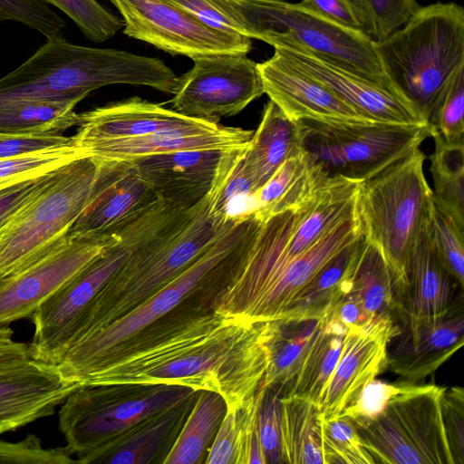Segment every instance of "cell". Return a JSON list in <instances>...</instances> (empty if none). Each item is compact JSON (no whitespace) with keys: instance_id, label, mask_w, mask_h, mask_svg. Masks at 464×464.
<instances>
[{"instance_id":"cell-1","label":"cell","mask_w":464,"mask_h":464,"mask_svg":"<svg viewBox=\"0 0 464 464\" xmlns=\"http://www.w3.org/2000/svg\"><path fill=\"white\" fill-rule=\"evenodd\" d=\"M270 322L254 323L211 308L161 317L88 365L70 382L168 384L212 391L227 409L252 397L267 364Z\"/></svg>"},{"instance_id":"cell-2","label":"cell","mask_w":464,"mask_h":464,"mask_svg":"<svg viewBox=\"0 0 464 464\" xmlns=\"http://www.w3.org/2000/svg\"><path fill=\"white\" fill-rule=\"evenodd\" d=\"M175 79V72L159 58L80 45L61 34L47 38L27 60L0 78V108L81 102L91 92L111 84L142 85L168 93Z\"/></svg>"},{"instance_id":"cell-3","label":"cell","mask_w":464,"mask_h":464,"mask_svg":"<svg viewBox=\"0 0 464 464\" xmlns=\"http://www.w3.org/2000/svg\"><path fill=\"white\" fill-rule=\"evenodd\" d=\"M209 202L208 194L132 250L80 316L71 346L164 287L240 218L217 217L210 212Z\"/></svg>"},{"instance_id":"cell-4","label":"cell","mask_w":464,"mask_h":464,"mask_svg":"<svg viewBox=\"0 0 464 464\" xmlns=\"http://www.w3.org/2000/svg\"><path fill=\"white\" fill-rule=\"evenodd\" d=\"M207 1L233 30L244 36L263 41L274 48L298 49L320 56L393 92L373 42L358 30L338 24L299 2Z\"/></svg>"},{"instance_id":"cell-5","label":"cell","mask_w":464,"mask_h":464,"mask_svg":"<svg viewBox=\"0 0 464 464\" xmlns=\"http://www.w3.org/2000/svg\"><path fill=\"white\" fill-rule=\"evenodd\" d=\"M373 44L393 92L414 104L428 122L437 95L464 66V9L453 2L420 6L402 26Z\"/></svg>"},{"instance_id":"cell-6","label":"cell","mask_w":464,"mask_h":464,"mask_svg":"<svg viewBox=\"0 0 464 464\" xmlns=\"http://www.w3.org/2000/svg\"><path fill=\"white\" fill-rule=\"evenodd\" d=\"M263 220L252 211L238 220L164 287L137 307L71 346L57 364L70 382L77 372L171 313L199 286L227 277L256 237Z\"/></svg>"},{"instance_id":"cell-7","label":"cell","mask_w":464,"mask_h":464,"mask_svg":"<svg viewBox=\"0 0 464 464\" xmlns=\"http://www.w3.org/2000/svg\"><path fill=\"white\" fill-rule=\"evenodd\" d=\"M420 148L362 181L357 213L363 237L379 247L398 288L428 221L433 191L423 171ZM397 294V291H396Z\"/></svg>"},{"instance_id":"cell-8","label":"cell","mask_w":464,"mask_h":464,"mask_svg":"<svg viewBox=\"0 0 464 464\" xmlns=\"http://www.w3.org/2000/svg\"><path fill=\"white\" fill-rule=\"evenodd\" d=\"M198 391L168 384H107L82 387L61 404L58 424L75 462L97 463L146 418Z\"/></svg>"},{"instance_id":"cell-9","label":"cell","mask_w":464,"mask_h":464,"mask_svg":"<svg viewBox=\"0 0 464 464\" xmlns=\"http://www.w3.org/2000/svg\"><path fill=\"white\" fill-rule=\"evenodd\" d=\"M182 209L157 200L147 211L114 234L118 240L31 314L32 359L57 364L69 349L78 320L104 284L125 263L132 250L173 220Z\"/></svg>"},{"instance_id":"cell-10","label":"cell","mask_w":464,"mask_h":464,"mask_svg":"<svg viewBox=\"0 0 464 464\" xmlns=\"http://www.w3.org/2000/svg\"><path fill=\"white\" fill-rule=\"evenodd\" d=\"M97 162L82 157L57 169L41 191L4 227L0 278L18 271L65 237L84 209Z\"/></svg>"},{"instance_id":"cell-11","label":"cell","mask_w":464,"mask_h":464,"mask_svg":"<svg viewBox=\"0 0 464 464\" xmlns=\"http://www.w3.org/2000/svg\"><path fill=\"white\" fill-rule=\"evenodd\" d=\"M444 389L420 384L371 420L353 424L374 464H455L442 419Z\"/></svg>"},{"instance_id":"cell-12","label":"cell","mask_w":464,"mask_h":464,"mask_svg":"<svg viewBox=\"0 0 464 464\" xmlns=\"http://www.w3.org/2000/svg\"><path fill=\"white\" fill-rule=\"evenodd\" d=\"M304 150L331 175L364 181L409 155L429 137L426 125L298 121Z\"/></svg>"},{"instance_id":"cell-13","label":"cell","mask_w":464,"mask_h":464,"mask_svg":"<svg viewBox=\"0 0 464 464\" xmlns=\"http://www.w3.org/2000/svg\"><path fill=\"white\" fill-rule=\"evenodd\" d=\"M117 240L116 234L70 232L18 271L0 278V327L30 317Z\"/></svg>"},{"instance_id":"cell-14","label":"cell","mask_w":464,"mask_h":464,"mask_svg":"<svg viewBox=\"0 0 464 464\" xmlns=\"http://www.w3.org/2000/svg\"><path fill=\"white\" fill-rule=\"evenodd\" d=\"M241 52L204 54L178 79L172 110L218 121L234 116L265 93L257 63Z\"/></svg>"},{"instance_id":"cell-15","label":"cell","mask_w":464,"mask_h":464,"mask_svg":"<svg viewBox=\"0 0 464 464\" xmlns=\"http://www.w3.org/2000/svg\"><path fill=\"white\" fill-rule=\"evenodd\" d=\"M122 16L123 34L172 55L247 53L251 39L218 30L169 0H111Z\"/></svg>"},{"instance_id":"cell-16","label":"cell","mask_w":464,"mask_h":464,"mask_svg":"<svg viewBox=\"0 0 464 464\" xmlns=\"http://www.w3.org/2000/svg\"><path fill=\"white\" fill-rule=\"evenodd\" d=\"M392 317L396 330L387 346L388 368L403 381L419 383L463 345V301L440 316L395 309Z\"/></svg>"},{"instance_id":"cell-17","label":"cell","mask_w":464,"mask_h":464,"mask_svg":"<svg viewBox=\"0 0 464 464\" xmlns=\"http://www.w3.org/2000/svg\"><path fill=\"white\" fill-rule=\"evenodd\" d=\"M274 53L284 63L319 82L374 121L429 124L414 104L337 63L298 49L276 47Z\"/></svg>"},{"instance_id":"cell-18","label":"cell","mask_w":464,"mask_h":464,"mask_svg":"<svg viewBox=\"0 0 464 464\" xmlns=\"http://www.w3.org/2000/svg\"><path fill=\"white\" fill-rule=\"evenodd\" d=\"M395 330L391 314L348 329L320 403L324 418L340 415L368 383L388 368L387 346Z\"/></svg>"},{"instance_id":"cell-19","label":"cell","mask_w":464,"mask_h":464,"mask_svg":"<svg viewBox=\"0 0 464 464\" xmlns=\"http://www.w3.org/2000/svg\"><path fill=\"white\" fill-rule=\"evenodd\" d=\"M95 161L97 171L91 195L70 232L112 235L147 211L158 198L131 161Z\"/></svg>"},{"instance_id":"cell-20","label":"cell","mask_w":464,"mask_h":464,"mask_svg":"<svg viewBox=\"0 0 464 464\" xmlns=\"http://www.w3.org/2000/svg\"><path fill=\"white\" fill-rule=\"evenodd\" d=\"M232 150H182L130 161L159 200L189 209L211 192Z\"/></svg>"},{"instance_id":"cell-21","label":"cell","mask_w":464,"mask_h":464,"mask_svg":"<svg viewBox=\"0 0 464 464\" xmlns=\"http://www.w3.org/2000/svg\"><path fill=\"white\" fill-rule=\"evenodd\" d=\"M254 131L226 127L218 121L151 134L87 142L75 146L94 160L130 161L139 158L182 150H230L246 148Z\"/></svg>"},{"instance_id":"cell-22","label":"cell","mask_w":464,"mask_h":464,"mask_svg":"<svg viewBox=\"0 0 464 464\" xmlns=\"http://www.w3.org/2000/svg\"><path fill=\"white\" fill-rule=\"evenodd\" d=\"M257 66L265 93L293 121L375 122L319 82L284 63L275 53Z\"/></svg>"},{"instance_id":"cell-23","label":"cell","mask_w":464,"mask_h":464,"mask_svg":"<svg viewBox=\"0 0 464 464\" xmlns=\"http://www.w3.org/2000/svg\"><path fill=\"white\" fill-rule=\"evenodd\" d=\"M79 387L55 364L31 359L0 372V435L52 415Z\"/></svg>"},{"instance_id":"cell-24","label":"cell","mask_w":464,"mask_h":464,"mask_svg":"<svg viewBox=\"0 0 464 464\" xmlns=\"http://www.w3.org/2000/svg\"><path fill=\"white\" fill-rule=\"evenodd\" d=\"M160 104L132 97L79 113L75 146L87 142L144 136L154 132L204 125Z\"/></svg>"},{"instance_id":"cell-25","label":"cell","mask_w":464,"mask_h":464,"mask_svg":"<svg viewBox=\"0 0 464 464\" xmlns=\"http://www.w3.org/2000/svg\"><path fill=\"white\" fill-rule=\"evenodd\" d=\"M462 289L436 248L428 218L397 290L393 310L420 316L443 315L463 301Z\"/></svg>"},{"instance_id":"cell-26","label":"cell","mask_w":464,"mask_h":464,"mask_svg":"<svg viewBox=\"0 0 464 464\" xmlns=\"http://www.w3.org/2000/svg\"><path fill=\"white\" fill-rule=\"evenodd\" d=\"M362 235L356 208L353 213L339 222L281 273L254 305L246 320L254 323L280 321L301 289L325 264Z\"/></svg>"},{"instance_id":"cell-27","label":"cell","mask_w":464,"mask_h":464,"mask_svg":"<svg viewBox=\"0 0 464 464\" xmlns=\"http://www.w3.org/2000/svg\"><path fill=\"white\" fill-rule=\"evenodd\" d=\"M198 392L143 420L102 456L97 463L163 464L192 408Z\"/></svg>"},{"instance_id":"cell-28","label":"cell","mask_w":464,"mask_h":464,"mask_svg":"<svg viewBox=\"0 0 464 464\" xmlns=\"http://www.w3.org/2000/svg\"><path fill=\"white\" fill-rule=\"evenodd\" d=\"M304 151L299 121L289 119L272 101L246 149L244 164L260 189L288 159Z\"/></svg>"},{"instance_id":"cell-29","label":"cell","mask_w":464,"mask_h":464,"mask_svg":"<svg viewBox=\"0 0 464 464\" xmlns=\"http://www.w3.org/2000/svg\"><path fill=\"white\" fill-rule=\"evenodd\" d=\"M265 392L259 387L245 402L227 410L206 464H266L257 428Z\"/></svg>"},{"instance_id":"cell-30","label":"cell","mask_w":464,"mask_h":464,"mask_svg":"<svg viewBox=\"0 0 464 464\" xmlns=\"http://www.w3.org/2000/svg\"><path fill=\"white\" fill-rule=\"evenodd\" d=\"M284 463L324 464L323 413L319 405L296 396L279 399Z\"/></svg>"},{"instance_id":"cell-31","label":"cell","mask_w":464,"mask_h":464,"mask_svg":"<svg viewBox=\"0 0 464 464\" xmlns=\"http://www.w3.org/2000/svg\"><path fill=\"white\" fill-rule=\"evenodd\" d=\"M363 236L325 264L289 304L280 321L322 320L343 294L359 255Z\"/></svg>"},{"instance_id":"cell-32","label":"cell","mask_w":464,"mask_h":464,"mask_svg":"<svg viewBox=\"0 0 464 464\" xmlns=\"http://www.w3.org/2000/svg\"><path fill=\"white\" fill-rule=\"evenodd\" d=\"M346 333L347 329L343 325L324 317L297 372L285 386L283 394L303 398L320 406L338 362Z\"/></svg>"},{"instance_id":"cell-33","label":"cell","mask_w":464,"mask_h":464,"mask_svg":"<svg viewBox=\"0 0 464 464\" xmlns=\"http://www.w3.org/2000/svg\"><path fill=\"white\" fill-rule=\"evenodd\" d=\"M394 276L377 246L362 239L355 264L346 277L343 294L355 296L372 316L391 314L396 304Z\"/></svg>"},{"instance_id":"cell-34","label":"cell","mask_w":464,"mask_h":464,"mask_svg":"<svg viewBox=\"0 0 464 464\" xmlns=\"http://www.w3.org/2000/svg\"><path fill=\"white\" fill-rule=\"evenodd\" d=\"M225 399L212 391H198L192 408L163 464H198L205 459L227 412Z\"/></svg>"},{"instance_id":"cell-35","label":"cell","mask_w":464,"mask_h":464,"mask_svg":"<svg viewBox=\"0 0 464 464\" xmlns=\"http://www.w3.org/2000/svg\"><path fill=\"white\" fill-rule=\"evenodd\" d=\"M322 320L270 322L268 364L260 388H285L292 381L321 328Z\"/></svg>"},{"instance_id":"cell-36","label":"cell","mask_w":464,"mask_h":464,"mask_svg":"<svg viewBox=\"0 0 464 464\" xmlns=\"http://www.w3.org/2000/svg\"><path fill=\"white\" fill-rule=\"evenodd\" d=\"M434 152L430 170L434 182V203L464 227V146L463 140L445 141L432 133Z\"/></svg>"},{"instance_id":"cell-37","label":"cell","mask_w":464,"mask_h":464,"mask_svg":"<svg viewBox=\"0 0 464 464\" xmlns=\"http://www.w3.org/2000/svg\"><path fill=\"white\" fill-rule=\"evenodd\" d=\"M80 102H37L0 108V133L63 134L77 126Z\"/></svg>"},{"instance_id":"cell-38","label":"cell","mask_w":464,"mask_h":464,"mask_svg":"<svg viewBox=\"0 0 464 464\" xmlns=\"http://www.w3.org/2000/svg\"><path fill=\"white\" fill-rule=\"evenodd\" d=\"M82 157L83 154L72 141L18 157L0 159V191L52 173Z\"/></svg>"},{"instance_id":"cell-39","label":"cell","mask_w":464,"mask_h":464,"mask_svg":"<svg viewBox=\"0 0 464 464\" xmlns=\"http://www.w3.org/2000/svg\"><path fill=\"white\" fill-rule=\"evenodd\" d=\"M360 31L373 43L402 26L420 7L415 0H345Z\"/></svg>"},{"instance_id":"cell-40","label":"cell","mask_w":464,"mask_h":464,"mask_svg":"<svg viewBox=\"0 0 464 464\" xmlns=\"http://www.w3.org/2000/svg\"><path fill=\"white\" fill-rule=\"evenodd\" d=\"M464 66L458 69L437 95L428 120L431 133L445 141L464 140Z\"/></svg>"},{"instance_id":"cell-41","label":"cell","mask_w":464,"mask_h":464,"mask_svg":"<svg viewBox=\"0 0 464 464\" xmlns=\"http://www.w3.org/2000/svg\"><path fill=\"white\" fill-rule=\"evenodd\" d=\"M324 464H374L353 421L345 415L322 420Z\"/></svg>"},{"instance_id":"cell-42","label":"cell","mask_w":464,"mask_h":464,"mask_svg":"<svg viewBox=\"0 0 464 464\" xmlns=\"http://www.w3.org/2000/svg\"><path fill=\"white\" fill-rule=\"evenodd\" d=\"M63 11L82 34L95 43L104 42L124 26L122 19L111 13L96 0H40Z\"/></svg>"},{"instance_id":"cell-43","label":"cell","mask_w":464,"mask_h":464,"mask_svg":"<svg viewBox=\"0 0 464 464\" xmlns=\"http://www.w3.org/2000/svg\"><path fill=\"white\" fill-rule=\"evenodd\" d=\"M430 231L448 270L464 286V227L432 201L429 217Z\"/></svg>"},{"instance_id":"cell-44","label":"cell","mask_w":464,"mask_h":464,"mask_svg":"<svg viewBox=\"0 0 464 464\" xmlns=\"http://www.w3.org/2000/svg\"><path fill=\"white\" fill-rule=\"evenodd\" d=\"M13 21L47 38L62 34L64 20L40 0H0V22Z\"/></svg>"},{"instance_id":"cell-45","label":"cell","mask_w":464,"mask_h":464,"mask_svg":"<svg viewBox=\"0 0 464 464\" xmlns=\"http://www.w3.org/2000/svg\"><path fill=\"white\" fill-rule=\"evenodd\" d=\"M420 386L403 380L400 382H386L374 379L341 414L347 416L355 425L364 423L377 416L391 400L415 391Z\"/></svg>"},{"instance_id":"cell-46","label":"cell","mask_w":464,"mask_h":464,"mask_svg":"<svg viewBox=\"0 0 464 464\" xmlns=\"http://www.w3.org/2000/svg\"><path fill=\"white\" fill-rule=\"evenodd\" d=\"M65 447L44 448L41 440L28 434L18 442L0 440V464H71Z\"/></svg>"},{"instance_id":"cell-47","label":"cell","mask_w":464,"mask_h":464,"mask_svg":"<svg viewBox=\"0 0 464 464\" xmlns=\"http://www.w3.org/2000/svg\"><path fill=\"white\" fill-rule=\"evenodd\" d=\"M283 386H273L266 389L259 410L258 435L266 463H284L279 406V399L283 394Z\"/></svg>"},{"instance_id":"cell-48","label":"cell","mask_w":464,"mask_h":464,"mask_svg":"<svg viewBox=\"0 0 464 464\" xmlns=\"http://www.w3.org/2000/svg\"><path fill=\"white\" fill-rule=\"evenodd\" d=\"M442 419L455 464H464V390L461 386L444 389Z\"/></svg>"},{"instance_id":"cell-49","label":"cell","mask_w":464,"mask_h":464,"mask_svg":"<svg viewBox=\"0 0 464 464\" xmlns=\"http://www.w3.org/2000/svg\"><path fill=\"white\" fill-rule=\"evenodd\" d=\"M72 142L63 134L0 133V159H8Z\"/></svg>"},{"instance_id":"cell-50","label":"cell","mask_w":464,"mask_h":464,"mask_svg":"<svg viewBox=\"0 0 464 464\" xmlns=\"http://www.w3.org/2000/svg\"><path fill=\"white\" fill-rule=\"evenodd\" d=\"M55 171L0 191V227L41 191Z\"/></svg>"},{"instance_id":"cell-51","label":"cell","mask_w":464,"mask_h":464,"mask_svg":"<svg viewBox=\"0 0 464 464\" xmlns=\"http://www.w3.org/2000/svg\"><path fill=\"white\" fill-rule=\"evenodd\" d=\"M325 317L341 324L347 331L363 326L375 318L364 309L355 296L348 293L338 297Z\"/></svg>"},{"instance_id":"cell-52","label":"cell","mask_w":464,"mask_h":464,"mask_svg":"<svg viewBox=\"0 0 464 464\" xmlns=\"http://www.w3.org/2000/svg\"><path fill=\"white\" fill-rule=\"evenodd\" d=\"M299 3L338 24L360 31L359 24L345 0H300Z\"/></svg>"},{"instance_id":"cell-53","label":"cell","mask_w":464,"mask_h":464,"mask_svg":"<svg viewBox=\"0 0 464 464\" xmlns=\"http://www.w3.org/2000/svg\"><path fill=\"white\" fill-rule=\"evenodd\" d=\"M205 24L226 33H237L207 0H169Z\"/></svg>"},{"instance_id":"cell-54","label":"cell","mask_w":464,"mask_h":464,"mask_svg":"<svg viewBox=\"0 0 464 464\" xmlns=\"http://www.w3.org/2000/svg\"><path fill=\"white\" fill-rule=\"evenodd\" d=\"M3 228H4V227H0V236H1V234H2Z\"/></svg>"}]
</instances>
